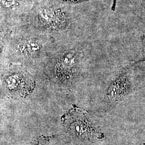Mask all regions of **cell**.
I'll return each instance as SVG.
<instances>
[{
    "label": "cell",
    "mask_w": 145,
    "mask_h": 145,
    "mask_svg": "<svg viewBox=\"0 0 145 145\" xmlns=\"http://www.w3.org/2000/svg\"><path fill=\"white\" fill-rule=\"evenodd\" d=\"M63 123L71 135L80 139L97 136L96 129L84 111L74 108L63 117Z\"/></svg>",
    "instance_id": "1"
},
{
    "label": "cell",
    "mask_w": 145,
    "mask_h": 145,
    "mask_svg": "<svg viewBox=\"0 0 145 145\" xmlns=\"http://www.w3.org/2000/svg\"><path fill=\"white\" fill-rule=\"evenodd\" d=\"M6 91L12 97H24L31 93L35 88V82L23 72H12L3 80Z\"/></svg>",
    "instance_id": "2"
},
{
    "label": "cell",
    "mask_w": 145,
    "mask_h": 145,
    "mask_svg": "<svg viewBox=\"0 0 145 145\" xmlns=\"http://www.w3.org/2000/svg\"><path fill=\"white\" fill-rule=\"evenodd\" d=\"M39 20L47 29L59 30L66 26L67 18L63 12L59 10L44 8L39 13Z\"/></svg>",
    "instance_id": "3"
},
{
    "label": "cell",
    "mask_w": 145,
    "mask_h": 145,
    "mask_svg": "<svg viewBox=\"0 0 145 145\" xmlns=\"http://www.w3.org/2000/svg\"><path fill=\"white\" fill-rule=\"evenodd\" d=\"M77 56L74 51L63 53L59 58L56 65V74L59 79L66 80L71 77L77 63Z\"/></svg>",
    "instance_id": "4"
},
{
    "label": "cell",
    "mask_w": 145,
    "mask_h": 145,
    "mask_svg": "<svg viewBox=\"0 0 145 145\" xmlns=\"http://www.w3.org/2000/svg\"><path fill=\"white\" fill-rule=\"evenodd\" d=\"M130 83L126 73L121 72L109 87L107 93L109 99L119 100L128 91Z\"/></svg>",
    "instance_id": "5"
},
{
    "label": "cell",
    "mask_w": 145,
    "mask_h": 145,
    "mask_svg": "<svg viewBox=\"0 0 145 145\" xmlns=\"http://www.w3.org/2000/svg\"><path fill=\"white\" fill-rule=\"evenodd\" d=\"M41 44L34 39H26L22 40L17 46V51L23 55H36L41 50Z\"/></svg>",
    "instance_id": "6"
},
{
    "label": "cell",
    "mask_w": 145,
    "mask_h": 145,
    "mask_svg": "<svg viewBox=\"0 0 145 145\" xmlns=\"http://www.w3.org/2000/svg\"><path fill=\"white\" fill-rule=\"evenodd\" d=\"M1 3L5 8H12L17 5L20 0H1Z\"/></svg>",
    "instance_id": "7"
},
{
    "label": "cell",
    "mask_w": 145,
    "mask_h": 145,
    "mask_svg": "<svg viewBox=\"0 0 145 145\" xmlns=\"http://www.w3.org/2000/svg\"><path fill=\"white\" fill-rule=\"evenodd\" d=\"M142 54L144 59L145 60V31L142 36Z\"/></svg>",
    "instance_id": "8"
},
{
    "label": "cell",
    "mask_w": 145,
    "mask_h": 145,
    "mask_svg": "<svg viewBox=\"0 0 145 145\" xmlns=\"http://www.w3.org/2000/svg\"><path fill=\"white\" fill-rule=\"evenodd\" d=\"M45 145V140L42 139H38L35 141L32 145Z\"/></svg>",
    "instance_id": "9"
},
{
    "label": "cell",
    "mask_w": 145,
    "mask_h": 145,
    "mask_svg": "<svg viewBox=\"0 0 145 145\" xmlns=\"http://www.w3.org/2000/svg\"><path fill=\"white\" fill-rule=\"evenodd\" d=\"M66 1H70V2H78V1H81L83 0H65Z\"/></svg>",
    "instance_id": "10"
}]
</instances>
